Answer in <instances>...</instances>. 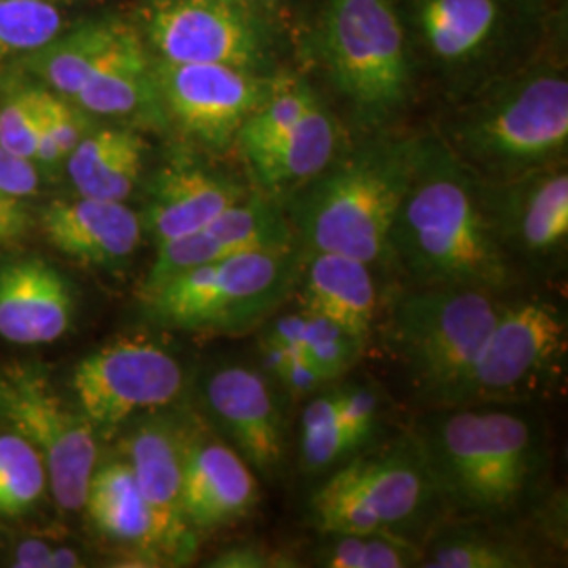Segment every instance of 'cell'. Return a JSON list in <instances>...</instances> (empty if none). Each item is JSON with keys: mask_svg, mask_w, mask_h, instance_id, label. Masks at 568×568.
Returning <instances> with one entry per match:
<instances>
[{"mask_svg": "<svg viewBox=\"0 0 568 568\" xmlns=\"http://www.w3.org/2000/svg\"><path fill=\"white\" fill-rule=\"evenodd\" d=\"M535 554L520 541L485 528H450L422 549L427 568H525L535 567Z\"/></svg>", "mask_w": 568, "mask_h": 568, "instance_id": "obj_30", "label": "cell"}, {"mask_svg": "<svg viewBox=\"0 0 568 568\" xmlns=\"http://www.w3.org/2000/svg\"><path fill=\"white\" fill-rule=\"evenodd\" d=\"M440 142L485 183L560 164L568 145L567 77L546 68L493 77L457 105Z\"/></svg>", "mask_w": 568, "mask_h": 568, "instance_id": "obj_4", "label": "cell"}, {"mask_svg": "<svg viewBox=\"0 0 568 568\" xmlns=\"http://www.w3.org/2000/svg\"><path fill=\"white\" fill-rule=\"evenodd\" d=\"M74 300L58 270L41 260L0 267V337L18 345L51 344L72 325Z\"/></svg>", "mask_w": 568, "mask_h": 568, "instance_id": "obj_21", "label": "cell"}, {"mask_svg": "<svg viewBox=\"0 0 568 568\" xmlns=\"http://www.w3.org/2000/svg\"><path fill=\"white\" fill-rule=\"evenodd\" d=\"M384 415L382 392L373 384L344 382L312 394L302 410L300 462L318 474L361 453Z\"/></svg>", "mask_w": 568, "mask_h": 568, "instance_id": "obj_18", "label": "cell"}, {"mask_svg": "<svg viewBox=\"0 0 568 568\" xmlns=\"http://www.w3.org/2000/svg\"><path fill=\"white\" fill-rule=\"evenodd\" d=\"M440 508L459 520L518 516L544 483L541 429L514 405L443 406L417 427Z\"/></svg>", "mask_w": 568, "mask_h": 568, "instance_id": "obj_2", "label": "cell"}, {"mask_svg": "<svg viewBox=\"0 0 568 568\" xmlns=\"http://www.w3.org/2000/svg\"><path fill=\"white\" fill-rule=\"evenodd\" d=\"M30 224L28 209L21 196L0 190V243L20 239Z\"/></svg>", "mask_w": 568, "mask_h": 568, "instance_id": "obj_41", "label": "cell"}, {"mask_svg": "<svg viewBox=\"0 0 568 568\" xmlns=\"http://www.w3.org/2000/svg\"><path fill=\"white\" fill-rule=\"evenodd\" d=\"M567 342L562 305L544 297L501 305L455 405L518 406L544 396L565 375Z\"/></svg>", "mask_w": 568, "mask_h": 568, "instance_id": "obj_8", "label": "cell"}, {"mask_svg": "<svg viewBox=\"0 0 568 568\" xmlns=\"http://www.w3.org/2000/svg\"><path fill=\"white\" fill-rule=\"evenodd\" d=\"M262 337L300 349L323 371L328 382H337L349 373L366 347L365 342L345 331L344 326L310 310L272 318Z\"/></svg>", "mask_w": 568, "mask_h": 568, "instance_id": "obj_29", "label": "cell"}, {"mask_svg": "<svg viewBox=\"0 0 568 568\" xmlns=\"http://www.w3.org/2000/svg\"><path fill=\"white\" fill-rule=\"evenodd\" d=\"M154 93L159 89L152 61L135 30L129 28L98 61L72 100L98 116H126L150 102Z\"/></svg>", "mask_w": 568, "mask_h": 568, "instance_id": "obj_25", "label": "cell"}, {"mask_svg": "<svg viewBox=\"0 0 568 568\" xmlns=\"http://www.w3.org/2000/svg\"><path fill=\"white\" fill-rule=\"evenodd\" d=\"M84 138L81 114L61 95L41 91V126L37 161L55 164L68 159Z\"/></svg>", "mask_w": 568, "mask_h": 568, "instance_id": "obj_37", "label": "cell"}, {"mask_svg": "<svg viewBox=\"0 0 568 568\" xmlns=\"http://www.w3.org/2000/svg\"><path fill=\"white\" fill-rule=\"evenodd\" d=\"M51 551L41 539H26L16 551V567L20 568H49L51 567Z\"/></svg>", "mask_w": 568, "mask_h": 568, "instance_id": "obj_42", "label": "cell"}, {"mask_svg": "<svg viewBox=\"0 0 568 568\" xmlns=\"http://www.w3.org/2000/svg\"><path fill=\"white\" fill-rule=\"evenodd\" d=\"M203 400L213 426L253 471L274 474L283 466V406L262 368H215L204 382Z\"/></svg>", "mask_w": 568, "mask_h": 568, "instance_id": "obj_15", "label": "cell"}, {"mask_svg": "<svg viewBox=\"0 0 568 568\" xmlns=\"http://www.w3.org/2000/svg\"><path fill=\"white\" fill-rule=\"evenodd\" d=\"M47 487L41 453L20 434L0 436V514L18 516L32 508Z\"/></svg>", "mask_w": 568, "mask_h": 568, "instance_id": "obj_32", "label": "cell"}, {"mask_svg": "<svg viewBox=\"0 0 568 568\" xmlns=\"http://www.w3.org/2000/svg\"><path fill=\"white\" fill-rule=\"evenodd\" d=\"M145 150L142 135L135 131H95L70 152V180L81 196L124 203L142 175Z\"/></svg>", "mask_w": 568, "mask_h": 568, "instance_id": "obj_26", "label": "cell"}, {"mask_svg": "<svg viewBox=\"0 0 568 568\" xmlns=\"http://www.w3.org/2000/svg\"><path fill=\"white\" fill-rule=\"evenodd\" d=\"M44 2H53V0H44Z\"/></svg>", "mask_w": 568, "mask_h": 568, "instance_id": "obj_44", "label": "cell"}, {"mask_svg": "<svg viewBox=\"0 0 568 568\" xmlns=\"http://www.w3.org/2000/svg\"><path fill=\"white\" fill-rule=\"evenodd\" d=\"M281 565L283 562H278L276 554H270L255 544H243L236 548L225 549L209 562V567L215 568H267Z\"/></svg>", "mask_w": 568, "mask_h": 568, "instance_id": "obj_40", "label": "cell"}, {"mask_svg": "<svg viewBox=\"0 0 568 568\" xmlns=\"http://www.w3.org/2000/svg\"><path fill=\"white\" fill-rule=\"evenodd\" d=\"M51 567L53 568H74L81 567V556L72 549H53L51 551Z\"/></svg>", "mask_w": 568, "mask_h": 568, "instance_id": "obj_43", "label": "cell"}, {"mask_svg": "<svg viewBox=\"0 0 568 568\" xmlns=\"http://www.w3.org/2000/svg\"><path fill=\"white\" fill-rule=\"evenodd\" d=\"M318 102V95L304 82L284 79L283 84L270 95V100L253 112L239 131V143L246 159L267 150Z\"/></svg>", "mask_w": 568, "mask_h": 568, "instance_id": "obj_33", "label": "cell"}, {"mask_svg": "<svg viewBox=\"0 0 568 568\" xmlns=\"http://www.w3.org/2000/svg\"><path fill=\"white\" fill-rule=\"evenodd\" d=\"M314 37L326 79L356 121L382 126L405 108L413 61L394 0H326Z\"/></svg>", "mask_w": 568, "mask_h": 568, "instance_id": "obj_5", "label": "cell"}, {"mask_svg": "<svg viewBox=\"0 0 568 568\" xmlns=\"http://www.w3.org/2000/svg\"><path fill=\"white\" fill-rule=\"evenodd\" d=\"M84 508L89 509L95 527L108 537L122 544L156 548L152 514L126 459L110 462L100 469L95 467Z\"/></svg>", "mask_w": 568, "mask_h": 568, "instance_id": "obj_27", "label": "cell"}, {"mask_svg": "<svg viewBox=\"0 0 568 568\" xmlns=\"http://www.w3.org/2000/svg\"><path fill=\"white\" fill-rule=\"evenodd\" d=\"M236 253L239 251H234L227 244L217 241L206 230L161 243L159 244L156 260L150 267L148 278L143 284V295L150 297L161 286L171 283L173 278L182 276L185 272H190L194 267H201L204 264H213L217 260H224V257L236 255Z\"/></svg>", "mask_w": 568, "mask_h": 568, "instance_id": "obj_35", "label": "cell"}, {"mask_svg": "<svg viewBox=\"0 0 568 568\" xmlns=\"http://www.w3.org/2000/svg\"><path fill=\"white\" fill-rule=\"evenodd\" d=\"M47 241L68 257L98 267H119L142 241V220L119 201L81 196L55 201L41 215Z\"/></svg>", "mask_w": 568, "mask_h": 568, "instance_id": "obj_19", "label": "cell"}, {"mask_svg": "<svg viewBox=\"0 0 568 568\" xmlns=\"http://www.w3.org/2000/svg\"><path fill=\"white\" fill-rule=\"evenodd\" d=\"M183 429L152 422L126 438V462L152 514L156 548H185L190 527L182 508Z\"/></svg>", "mask_w": 568, "mask_h": 568, "instance_id": "obj_20", "label": "cell"}, {"mask_svg": "<svg viewBox=\"0 0 568 568\" xmlns=\"http://www.w3.org/2000/svg\"><path fill=\"white\" fill-rule=\"evenodd\" d=\"M337 122L325 105L314 103L283 138L248 159L267 196L293 194L325 171L337 154Z\"/></svg>", "mask_w": 568, "mask_h": 568, "instance_id": "obj_24", "label": "cell"}, {"mask_svg": "<svg viewBox=\"0 0 568 568\" xmlns=\"http://www.w3.org/2000/svg\"><path fill=\"white\" fill-rule=\"evenodd\" d=\"M389 260L415 286L497 293L516 267L497 241L485 183L440 140H419L405 199L389 230Z\"/></svg>", "mask_w": 568, "mask_h": 568, "instance_id": "obj_1", "label": "cell"}, {"mask_svg": "<svg viewBox=\"0 0 568 568\" xmlns=\"http://www.w3.org/2000/svg\"><path fill=\"white\" fill-rule=\"evenodd\" d=\"M300 255L297 246L230 255L164 284L145 297L148 307L166 326L239 335L267 321L295 288Z\"/></svg>", "mask_w": 568, "mask_h": 568, "instance_id": "obj_7", "label": "cell"}, {"mask_svg": "<svg viewBox=\"0 0 568 568\" xmlns=\"http://www.w3.org/2000/svg\"><path fill=\"white\" fill-rule=\"evenodd\" d=\"M161 60L220 63L264 74L274 55V28L253 0H169L148 20Z\"/></svg>", "mask_w": 568, "mask_h": 568, "instance_id": "obj_10", "label": "cell"}, {"mask_svg": "<svg viewBox=\"0 0 568 568\" xmlns=\"http://www.w3.org/2000/svg\"><path fill=\"white\" fill-rule=\"evenodd\" d=\"M260 501L255 471L220 434L183 429L182 508L185 523L217 530L244 520Z\"/></svg>", "mask_w": 568, "mask_h": 568, "instance_id": "obj_17", "label": "cell"}, {"mask_svg": "<svg viewBox=\"0 0 568 568\" xmlns=\"http://www.w3.org/2000/svg\"><path fill=\"white\" fill-rule=\"evenodd\" d=\"M129 30L122 21H89L70 34L55 37L32 53V70H37L61 98L72 100L98 65V61Z\"/></svg>", "mask_w": 568, "mask_h": 568, "instance_id": "obj_28", "label": "cell"}, {"mask_svg": "<svg viewBox=\"0 0 568 568\" xmlns=\"http://www.w3.org/2000/svg\"><path fill=\"white\" fill-rule=\"evenodd\" d=\"M243 185L192 164H171L152 180L143 213L156 244L196 234L230 204L243 199Z\"/></svg>", "mask_w": 568, "mask_h": 568, "instance_id": "obj_22", "label": "cell"}, {"mask_svg": "<svg viewBox=\"0 0 568 568\" xmlns=\"http://www.w3.org/2000/svg\"><path fill=\"white\" fill-rule=\"evenodd\" d=\"M527 18L520 0H408V21L427 55L450 72L493 63Z\"/></svg>", "mask_w": 568, "mask_h": 568, "instance_id": "obj_13", "label": "cell"}, {"mask_svg": "<svg viewBox=\"0 0 568 568\" xmlns=\"http://www.w3.org/2000/svg\"><path fill=\"white\" fill-rule=\"evenodd\" d=\"M419 140L377 138L288 194L284 211L302 253H342L373 265L389 260V230L405 199Z\"/></svg>", "mask_w": 568, "mask_h": 568, "instance_id": "obj_3", "label": "cell"}, {"mask_svg": "<svg viewBox=\"0 0 568 568\" xmlns=\"http://www.w3.org/2000/svg\"><path fill=\"white\" fill-rule=\"evenodd\" d=\"M302 257L305 260L300 262L295 288L304 310L344 326L368 344L377 310V286L371 265L328 251L302 253Z\"/></svg>", "mask_w": 568, "mask_h": 568, "instance_id": "obj_23", "label": "cell"}, {"mask_svg": "<svg viewBox=\"0 0 568 568\" xmlns=\"http://www.w3.org/2000/svg\"><path fill=\"white\" fill-rule=\"evenodd\" d=\"M318 549V565L326 568H408L422 567V548L408 537L373 530V532H337L325 535Z\"/></svg>", "mask_w": 568, "mask_h": 568, "instance_id": "obj_31", "label": "cell"}, {"mask_svg": "<svg viewBox=\"0 0 568 568\" xmlns=\"http://www.w3.org/2000/svg\"><path fill=\"white\" fill-rule=\"evenodd\" d=\"M260 352L262 371L291 398H310L318 389L333 384L318 366L291 345L260 337Z\"/></svg>", "mask_w": 568, "mask_h": 568, "instance_id": "obj_36", "label": "cell"}, {"mask_svg": "<svg viewBox=\"0 0 568 568\" xmlns=\"http://www.w3.org/2000/svg\"><path fill=\"white\" fill-rule=\"evenodd\" d=\"M485 183V182H483ZM488 215L509 260L544 265L568 244V175L556 164L518 180L485 183Z\"/></svg>", "mask_w": 568, "mask_h": 568, "instance_id": "obj_14", "label": "cell"}, {"mask_svg": "<svg viewBox=\"0 0 568 568\" xmlns=\"http://www.w3.org/2000/svg\"><path fill=\"white\" fill-rule=\"evenodd\" d=\"M41 91H23L0 110V145L23 161H37Z\"/></svg>", "mask_w": 568, "mask_h": 568, "instance_id": "obj_38", "label": "cell"}, {"mask_svg": "<svg viewBox=\"0 0 568 568\" xmlns=\"http://www.w3.org/2000/svg\"><path fill=\"white\" fill-rule=\"evenodd\" d=\"M61 13L44 0H0V60L34 53L60 37Z\"/></svg>", "mask_w": 568, "mask_h": 568, "instance_id": "obj_34", "label": "cell"}, {"mask_svg": "<svg viewBox=\"0 0 568 568\" xmlns=\"http://www.w3.org/2000/svg\"><path fill=\"white\" fill-rule=\"evenodd\" d=\"M0 190L21 199H28L39 190V173L32 161L13 156L2 145H0Z\"/></svg>", "mask_w": 568, "mask_h": 568, "instance_id": "obj_39", "label": "cell"}, {"mask_svg": "<svg viewBox=\"0 0 568 568\" xmlns=\"http://www.w3.org/2000/svg\"><path fill=\"white\" fill-rule=\"evenodd\" d=\"M504 302L480 288L415 286L389 318V345L432 403L455 405Z\"/></svg>", "mask_w": 568, "mask_h": 568, "instance_id": "obj_6", "label": "cell"}, {"mask_svg": "<svg viewBox=\"0 0 568 568\" xmlns=\"http://www.w3.org/2000/svg\"><path fill=\"white\" fill-rule=\"evenodd\" d=\"M379 528L408 537L440 508L424 450L415 434L384 447L363 448L339 467Z\"/></svg>", "mask_w": 568, "mask_h": 568, "instance_id": "obj_16", "label": "cell"}, {"mask_svg": "<svg viewBox=\"0 0 568 568\" xmlns=\"http://www.w3.org/2000/svg\"><path fill=\"white\" fill-rule=\"evenodd\" d=\"M0 415L41 453L58 506L84 508L98 467L93 424L63 405L37 371L23 366L0 368Z\"/></svg>", "mask_w": 568, "mask_h": 568, "instance_id": "obj_9", "label": "cell"}, {"mask_svg": "<svg viewBox=\"0 0 568 568\" xmlns=\"http://www.w3.org/2000/svg\"><path fill=\"white\" fill-rule=\"evenodd\" d=\"M156 89L183 133L209 148H227L246 119L283 84L284 77H265L220 63H171L154 68Z\"/></svg>", "mask_w": 568, "mask_h": 568, "instance_id": "obj_12", "label": "cell"}, {"mask_svg": "<svg viewBox=\"0 0 568 568\" xmlns=\"http://www.w3.org/2000/svg\"><path fill=\"white\" fill-rule=\"evenodd\" d=\"M72 387L93 427L112 429L138 413L175 403L183 389V368L152 339L119 337L79 363Z\"/></svg>", "mask_w": 568, "mask_h": 568, "instance_id": "obj_11", "label": "cell"}]
</instances>
